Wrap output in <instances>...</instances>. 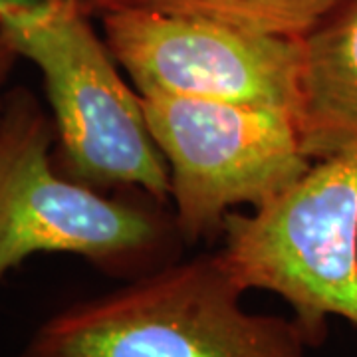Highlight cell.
Masks as SVG:
<instances>
[{
  "label": "cell",
  "instance_id": "cell-7",
  "mask_svg": "<svg viewBox=\"0 0 357 357\" xmlns=\"http://www.w3.org/2000/svg\"><path fill=\"white\" fill-rule=\"evenodd\" d=\"M302 48L298 128L307 157L318 161L357 139V0H345Z\"/></svg>",
  "mask_w": 357,
  "mask_h": 357
},
{
  "label": "cell",
  "instance_id": "cell-8",
  "mask_svg": "<svg viewBox=\"0 0 357 357\" xmlns=\"http://www.w3.org/2000/svg\"><path fill=\"white\" fill-rule=\"evenodd\" d=\"M88 10L135 6L201 18L252 34L304 40L345 0H84Z\"/></svg>",
  "mask_w": 357,
  "mask_h": 357
},
{
  "label": "cell",
  "instance_id": "cell-5",
  "mask_svg": "<svg viewBox=\"0 0 357 357\" xmlns=\"http://www.w3.org/2000/svg\"><path fill=\"white\" fill-rule=\"evenodd\" d=\"M141 100L169 169L173 225L185 244L222 232L236 206L272 203L314 163L288 112L173 96Z\"/></svg>",
  "mask_w": 357,
  "mask_h": 357
},
{
  "label": "cell",
  "instance_id": "cell-3",
  "mask_svg": "<svg viewBox=\"0 0 357 357\" xmlns=\"http://www.w3.org/2000/svg\"><path fill=\"white\" fill-rule=\"evenodd\" d=\"M52 115L26 88L0 114V280L26 258L62 252L129 280L177 260L181 236L159 213L58 171Z\"/></svg>",
  "mask_w": 357,
  "mask_h": 357
},
{
  "label": "cell",
  "instance_id": "cell-9",
  "mask_svg": "<svg viewBox=\"0 0 357 357\" xmlns=\"http://www.w3.org/2000/svg\"><path fill=\"white\" fill-rule=\"evenodd\" d=\"M22 60L18 56V52L14 50V46L8 42V38L0 32V114H2V107H4V98H6V84L13 76L16 62Z\"/></svg>",
  "mask_w": 357,
  "mask_h": 357
},
{
  "label": "cell",
  "instance_id": "cell-1",
  "mask_svg": "<svg viewBox=\"0 0 357 357\" xmlns=\"http://www.w3.org/2000/svg\"><path fill=\"white\" fill-rule=\"evenodd\" d=\"M217 255L173 260L48 318L16 357H307L294 318L252 314Z\"/></svg>",
  "mask_w": 357,
  "mask_h": 357
},
{
  "label": "cell",
  "instance_id": "cell-6",
  "mask_svg": "<svg viewBox=\"0 0 357 357\" xmlns=\"http://www.w3.org/2000/svg\"><path fill=\"white\" fill-rule=\"evenodd\" d=\"M91 16L141 98L248 103L300 115L302 40L135 6H103Z\"/></svg>",
  "mask_w": 357,
  "mask_h": 357
},
{
  "label": "cell",
  "instance_id": "cell-4",
  "mask_svg": "<svg viewBox=\"0 0 357 357\" xmlns=\"http://www.w3.org/2000/svg\"><path fill=\"white\" fill-rule=\"evenodd\" d=\"M220 234L232 276L246 292L280 296L310 345L324 342L330 318L357 326V139L266 206L230 213Z\"/></svg>",
  "mask_w": 357,
  "mask_h": 357
},
{
  "label": "cell",
  "instance_id": "cell-10",
  "mask_svg": "<svg viewBox=\"0 0 357 357\" xmlns=\"http://www.w3.org/2000/svg\"><path fill=\"white\" fill-rule=\"evenodd\" d=\"M20 2H24V0H0V16L4 13H8L14 6H18Z\"/></svg>",
  "mask_w": 357,
  "mask_h": 357
},
{
  "label": "cell",
  "instance_id": "cell-2",
  "mask_svg": "<svg viewBox=\"0 0 357 357\" xmlns=\"http://www.w3.org/2000/svg\"><path fill=\"white\" fill-rule=\"evenodd\" d=\"M91 18L84 0H24L0 16V32L42 74L58 171L98 191L137 189L165 203L169 169L143 100Z\"/></svg>",
  "mask_w": 357,
  "mask_h": 357
}]
</instances>
